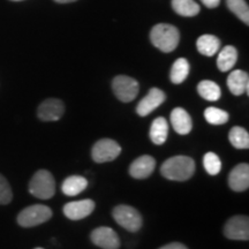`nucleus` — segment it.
Returning <instances> with one entry per match:
<instances>
[{"mask_svg": "<svg viewBox=\"0 0 249 249\" xmlns=\"http://www.w3.org/2000/svg\"><path fill=\"white\" fill-rule=\"evenodd\" d=\"M156 160L151 156L144 155L139 157L130 164L129 174L135 179H147L154 172Z\"/></svg>", "mask_w": 249, "mask_h": 249, "instance_id": "14", "label": "nucleus"}, {"mask_svg": "<svg viewBox=\"0 0 249 249\" xmlns=\"http://www.w3.org/2000/svg\"><path fill=\"white\" fill-rule=\"evenodd\" d=\"M29 193L40 200H49L55 193L53 176L46 170H39L34 174L29 182Z\"/></svg>", "mask_w": 249, "mask_h": 249, "instance_id": "3", "label": "nucleus"}, {"mask_svg": "<svg viewBox=\"0 0 249 249\" xmlns=\"http://www.w3.org/2000/svg\"><path fill=\"white\" fill-rule=\"evenodd\" d=\"M226 5L233 14H235L242 22L249 24V7L245 0H226Z\"/></svg>", "mask_w": 249, "mask_h": 249, "instance_id": "25", "label": "nucleus"}, {"mask_svg": "<svg viewBox=\"0 0 249 249\" xmlns=\"http://www.w3.org/2000/svg\"><path fill=\"white\" fill-rule=\"evenodd\" d=\"M169 136V123L163 117L156 118L150 127V139L155 144H164Z\"/></svg>", "mask_w": 249, "mask_h": 249, "instance_id": "18", "label": "nucleus"}, {"mask_svg": "<svg viewBox=\"0 0 249 249\" xmlns=\"http://www.w3.org/2000/svg\"><path fill=\"white\" fill-rule=\"evenodd\" d=\"M65 105L60 99L49 98L39 104L37 116L43 121H58L64 116Z\"/></svg>", "mask_w": 249, "mask_h": 249, "instance_id": "10", "label": "nucleus"}, {"mask_svg": "<svg viewBox=\"0 0 249 249\" xmlns=\"http://www.w3.org/2000/svg\"><path fill=\"white\" fill-rule=\"evenodd\" d=\"M112 89L119 101L129 103L138 96L140 86L133 77L127 75H118L112 81Z\"/></svg>", "mask_w": 249, "mask_h": 249, "instance_id": "6", "label": "nucleus"}, {"mask_svg": "<svg viewBox=\"0 0 249 249\" xmlns=\"http://www.w3.org/2000/svg\"><path fill=\"white\" fill-rule=\"evenodd\" d=\"M195 172V161L187 156H176L166 160L161 165L160 173L164 178L173 181H186Z\"/></svg>", "mask_w": 249, "mask_h": 249, "instance_id": "1", "label": "nucleus"}, {"mask_svg": "<svg viewBox=\"0 0 249 249\" xmlns=\"http://www.w3.org/2000/svg\"><path fill=\"white\" fill-rule=\"evenodd\" d=\"M90 239L93 245L103 249H118L120 247L119 236L111 227H97L91 232Z\"/></svg>", "mask_w": 249, "mask_h": 249, "instance_id": "9", "label": "nucleus"}, {"mask_svg": "<svg viewBox=\"0 0 249 249\" xmlns=\"http://www.w3.org/2000/svg\"><path fill=\"white\" fill-rule=\"evenodd\" d=\"M224 234L231 240L247 241L249 239V218L247 216L230 218L224 226Z\"/></svg>", "mask_w": 249, "mask_h": 249, "instance_id": "8", "label": "nucleus"}, {"mask_svg": "<svg viewBox=\"0 0 249 249\" xmlns=\"http://www.w3.org/2000/svg\"><path fill=\"white\" fill-rule=\"evenodd\" d=\"M160 249H188V248H187L185 245L180 244V242H171V244L165 245Z\"/></svg>", "mask_w": 249, "mask_h": 249, "instance_id": "29", "label": "nucleus"}, {"mask_svg": "<svg viewBox=\"0 0 249 249\" xmlns=\"http://www.w3.org/2000/svg\"><path fill=\"white\" fill-rule=\"evenodd\" d=\"M238 60V51L234 46L227 45L219 52L217 58V67L220 71H229L234 67Z\"/></svg>", "mask_w": 249, "mask_h": 249, "instance_id": "19", "label": "nucleus"}, {"mask_svg": "<svg viewBox=\"0 0 249 249\" xmlns=\"http://www.w3.org/2000/svg\"><path fill=\"white\" fill-rule=\"evenodd\" d=\"M204 169L210 176H217L222 170V161L214 152H207L203 158Z\"/></svg>", "mask_w": 249, "mask_h": 249, "instance_id": "27", "label": "nucleus"}, {"mask_svg": "<svg viewBox=\"0 0 249 249\" xmlns=\"http://www.w3.org/2000/svg\"><path fill=\"white\" fill-rule=\"evenodd\" d=\"M95 202L92 200H81L74 201L65 204L64 213L68 219L80 220L88 217L95 210Z\"/></svg>", "mask_w": 249, "mask_h": 249, "instance_id": "12", "label": "nucleus"}, {"mask_svg": "<svg viewBox=\"0 0 249 249\" xmlns=\"http://www.w3.org/2000/svg\"><path fill=\"white\" fill-rule=\"evenodd\" d=\"M229 185L232 191L244 192L249 187V165L239 164L231 171L229 176Z\"/></svg>", "mask_w": 249, "mask_h": 249, "instance_id": "13", "label": "nucleus"}, {"mask_svg": "<svg viewBox=\"0 0 249 249\" xmlns=\"http://www.w3.org/2000/svg\"><path fill=\"white\" fill-rule=\"evenodd\" d=\"M204 118L211 124H223L229 120V113L217 107H208L204 111Z\"/></svg>", "mask_w": 249, "mask_h": 249, "instance_id": "26", "label": "nucleus"}, {"mask_svg": "<svg viewBox=\"0 0 249 249\" xmlns=\"http://www.w3.org/2000/svg\"><path fill=\"white\" fill-rule=\"evenodd\" d=\"M197 92L202 98L209 102H216L220 98V88L213 81L203 80L197 85Z\"/></svg>", "mask_w": 249, "mask_h": 249, "instance_id": "22", "label": "nucleus"}, {"mask_svg": "<svg viewBox=\"0 0 249 249\" xmlns=\"http://www.w3.org/2000/svg\"><path fill=\"white\" fill-rule=\"evenodd\" d=\"M55 2H59V4H68V2H74L76 0H54Z\"/></svg>", "mask_w": 249, "mask_h": 249, "instance_id": "31", "label": "nucleus"}, {"mask_svg": "<svg viewBox=\"0 0 249 249\" xmlns=\"http://www.w3.org/2000/svg\"><path fill=\"white\" fill-rule=\"evenodd\" d=\"M165 99H166V96H165L164 91H161L158 88H151L149 90L148 95L143 99H141V102L138 104L136 112H138L140 117L148 116V114H150L158 107H160L165 102Z\"/></svg>", "mask_w": 249, "mask_h": 249, "instance_id": "11", "label": "nucleus"}, {"mask_svg": "<svg viewBox=\"0 0 249 249\" xmlns=\"http://www.w3.org/2000/svg\"><path fill=\"white\" fill-rule=\"evenodd\" d=\"M112 214L114 220L127 231L138 232L142 227V216L135 208L124 204L118 205L113 209Z\"/></svg>", "mask_w": 249, "mask_h": 249, "instance_id": "5", "label": "nucleus"}, {"mask_svg": "<svg viewBox=\"0 0 249 249\" xmlns=\"http://www.w3.org/2000/svg\"><path fill=\"white\" fill-rule=\"evenodd\" d=\"M121 154V147L111 139H102L95 143L91 157L96 163H107L114 160Z\"/></svg>", "mask_w": 249, "mask_h": 249, "instance_id": "7", "label": "nucleus"}, {"mask_svg": "<svg viewBox=\"0 0 249 249\" xmlns=\"http://www.w3.org/2000/svg\"><path fill=\"white\" fill-rule=\"evenodd\" d=\"M35 249H44V248H39V247H38V248H35Z\"/></svg>", "mask_w": 249, "mask_h": 249, "instance_id": "33", "label": "nucleus"}, {"mask_svg": "<svg viewBox=\"0 0 249 249\" xmlns=\"http://www.w3.org/2000/svg\"><path fill=\"white\" fill-rule=\"evenodd\" d=\"M202 2H203V5L205 7L208 8H216L217 6H219L220 4V0H201Z\"/></svg>", "mask_w": 249, "mask_h": 249, "instance_id": "30", "label": "nucleus"}, {"mask_svg": "<svg viewBox=\"0 0 249 249\" xmlns=\"http://www.w3.org/2000/svg\"><path fill=\"white\" fill-rule=\"evenodd\" d=\"M230 142L236 149H248L249 148V134L242 127L235 126L230 130L229 134Z\"/></svg>", "mask_w": 249, "mask_h": 249, "instance_id": "24", "label": "nucleus"}, {"mask_svg": "<svg viewBox=\"0 0 249 249\" xmlns=\"http://www.w3.org/2000/svg\"><path fill=\"white\" fill-rule=\"evenodd\" d=\"M220 46V40L213 35H202L196 40V48L201 54L205 57H213L218 52Z\"/></svg>", "mask_w": 249, "mask_h": 249, "instance_id": "20", "label": "nucleus"}, {"mask_svg": "<svg viewBox=\"0 0 249 249\" xmlns=\"http://www.w3.org/2000/svg\"><path fill=\"white\" fill-rule=\"evenodd\" d=\"M150 40L161 52L169 53L177 49L180 40L179 30L172 24H156L150 31Z\"/></svg>", "mask_w": 249, "mask_h": 249, "instance_id": "2", "label": "nucleus"}, {"mask_svg": "<svg viewBox=\"0 0 249 249\" xmlns=\"http://www.w3.org/2000/svg\"><path fill=\"white\" fill-rule=\"evenodd\" d=\"M189 62L187 61L185 58H179L174 61L172 70H171L170 73V79L171 82L174 83V85H180L183 81L187 79L189 74Z\"/></svg>", "mask_w": 249, "mask_h": 249, "instance_id": "21", "label": "nucleus"}, {"mask_svg": "<svg viewBox=\"0 0 249 249\" xmlns=\"http://www.w3.org/2000/svg\"><path fill=\"white\" fill-rule=\"evenodd\" d=\"M172 7L177 14L185 18L195 17L201 11L200 6L194 0H172Z\"/></svg>", "mask_w": 249, "mask_h": 249, "instance_id": "23", "label": "nucleus"}, {"mask_svg": "<svg viewBox=\"0 0 249 249\" xmlns=\"http://www.w3.org/2000/svg\"><path fill=\"white\" fill-rule=\"evenodd\" d=\"M12 1H22V0H12Z\"/></svg>", "mask_w": 249, "mask_h": 249, "instance_id": "32", "label": "nucleus"}, {"mask_svg": "<svg viewBox=\"0 0 249 249\" xmlns=\"http://www.w3.org/2000/svg\"><path fill=\"white\" fill-rule=\"evenodd\" d=\"M52 217V210L48 205L34 204L27 207L18 214V224L22 227H34L48 222Z\"/></svg>", "mask_w": 249, "mask_h": 249, "instance_id": "4", "label": "nucleus"}, {"mask_svg": "<svg viewBox=\"0 0 249 249\" xmlns=\"http://www.w3.org/2000/svg\"><path fill=\"white\" fill-rule=\"evenodd\" d=\"M88 187V180L81 176H71L64 180L61 191L67 196H76Z\"/></svg>", "mask_w": 249, "mask_h": 249, "instance_id": "17", "label": "nucleus"}, {"mask_svg": "<svg viewBox=\"0 0 249 249\" xmlns=\"http://www.w3.org/2000/svg\"><path fill=\"white\" fill-rule=\"evenodd\" d=\"M227 87L233 95L240 96L242 93H249V77L246 71L235 70L227 77Z\"/></svg>", "mask_w": 249, "mask_h": 249, "instance_id": "15", "label": "nucleus"}, {"mask_svg": "<svg viewBox=\"0 0 249 249\" xmlns=\"http://www.w3.org/2000/svg\"><path fill=\"white\" fill-rule=\"evenodd\" d=\"M13 198L11 185L2 174H0V204H8Z\"/></svg>", "mask_w": 249, "mask_h": 249, "instance_id": "28", "label": "nucleus"}, {"mask_svg": "<svg viewBox=\"0 0 249 249\" xmlns=\"http://www.w3.org/2000/svg\"><path fill=\"white\" fill-rule=\"evenodd\" d=\"M171 124L174 130L180 135H187L193 127L191 116L182 107H176L171 112Z\"/></svg>", "mask_w": 249, "mask_h": 249, "instance_id": "16", "label": "nucleus"}]
</instances>
